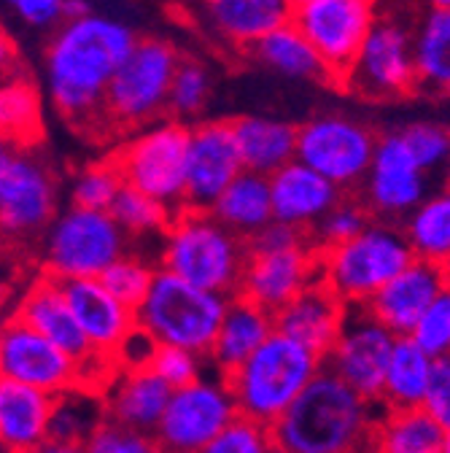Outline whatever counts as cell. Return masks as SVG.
<instances>
[{"label": "cell", "instance_id": "11a10c76", "mask_svg": "<svg viewBox=\"0 0 450 453\" xmlns=\"http://www.w3.org/2000/svg\"><path fill=\"white\" fill-rule=\"evenodd\" d=\"M33 453H87L84 445L79 442H60V440H46L41 448H35Z\"/></svg>", "mask_w": 450, "mask_h": 453}, {"label": "cell", "instance_id": "e575fe53", "mask_svg": "<svg viewBox=\"0 0 450 453\" xmlns=\"http://www.w3.org/2000/svg\"><path fill=\"white\" fill-rule=\"evenodd\" d=\"M248 54L264 68L278 71L289 79H324V81H329L321 57L316 54V49L308 43V38L292 22L272 30L270 35H264Z\"/></svg>", "mask_w": 450, "mask_h": 453}, {"label": "cell", "instance_id": "1f68e13d", "mask_svg": "<svg viewBox=\"0 0 450 453\" xmlns=\"http://www.w3.org/2000/svg\"><path fill=\"white\" fill-rule=\"evenodd\" d=\"M400 226L416 259L442 267L450 257V187L429 192Z\"/></svg>", "mask_w": 450, "mask_h": 453}, {"label": "cell", "instance_id": "680465c9", "mask_svg": "<svg viewBox=\"0 0 450 453\" xmlns=\"http://www.w3.org/2000/svg\"><path fill=\"white\" fill-rule=\"evenodd\" d=\"M442 273H445V280H447V287H450V257L445 259V265H442Z\"/></svg>", "mask_w": 450, "mask_h": 453}, {"label": "cell", "instance_id": "4fadbf2b", "mask_svg": "<svg viewBox=\"0 0 450 453\" xmlns=\"http://www.w3.org/2000/svg\"><path fill=\"white\" fill-rule=\"evenodd\" d=\"M238 405L224 375H202L189 386L173 388L154 440L162 453H200L238 418Z\"/></svg>", "mask_w": 450, "mask_h": 453}, {"label": "cell", "instance_id": "6f0895ef", "mask_svg": "<svg viewBox=\"0 0 450 453\" xmlns=\"http://www.w3.org/2000/svg\"><path fill=\"white\" fill-rule=\"evenodd\" d=\"M439 453H450V429L442 434V445H439Z\"/></svg>", "mask_w": 450, "mask_h": 453}, {"label": "cell", "instance_id": "ee69618b", "mask_svg": "<svg viewBox=\"0 0 450 453\" xmlns=\"http://www.w3.org/2000/svg\"><path fill=\"white\" fill-rule=\"evenodd\" d=\"M410 337L431 357H450V287H445L413 326Z\"/></svg>", "mask_w": 450, "mask_h": 453}, {"label": "cell", "instance_id": "e0dca14e", "mask_svg": "<svg viewBox=\"0 0 450 453\" xmlns=\"http://www.w3.org/2000/svg\"><path fill=\"white\" fill-rule=\"evenodd\" d=\"M429 195V176L416 165L402 133L378 135L367 176L356 192L372 219L402 224Z\"/></svg>", "mask_w": 450, "mask_h": 453}, {"label": "cell", "instance_id": "f546056e", "mask_svg": "<svg viewBox=\"0 0 450 453\" xmlns=\"http://www.w3.org/2000/svg\"><path fill=\"white\" fill-rule=\"evenodd\" d=\"M216 221H221L233 235L251 243L267 224H272L270 179L243 170V173L218 195L210 205Z\"/></svg>", "mask_w": 450, "mask_h": 453}, {"label": "cell", "instance_id": "9f6ffc18", "mask_svg": "<svg viewBox=\"0 0 450 453\" xmlns=\"http://www.w3.org/2000/svg\"><path fill=\"white\" fill-rule=\"evenodd\" d=\"M431 12H450V0H426Z\"/></svg>", "mask_w": 450, "mask_h": 453}, {"label": "cell", "instance_id": "30bf717a", "mask_svg": "<svg viewBox=\"0 0 450 453\" xmlns=\"http://www.w3.org/2000/svg\"><path fill=\"white\" fill-rule=\"evenodd\" d=\"M189 125L159 119L127 135L108 159L117 165L125 187L151 197L171 213L184 211Z\"/></svg>", "mask_w": 450, "mask_h": 453}, {"label": "cell", "instance_id": "db71d44e", "mask_svg": "<svg viewBox=\"0 0 450 453\" xmlns=\"http://www.w3.org/2000/svg\"><path fill=\"white\" fill-rule=\"evenodd\" d=\"M95 14L89 0H63V22H73V19H84Z\"/></svg>", "mask_w": 450, "mask_h": 453}, {"label": "cell", "instance_id": "91938a15", "mask_svg": "<svg viewBox=\"0 0 450 453\" xmlns=\"http://www.w3.org/2000/svg\"><path fill=\"white\" fill-rule=\"evenodd\" d=\"M442 173H445V187H450V157H447V162H445V170H442Z\"/></svg>", "mask_w": 450, "mask_h": 453}, {"label": "cell", "instance_id": "c3c4849f", "mask_svg": "<svg viewBox=\"0 0 450 453\" xmlns=\"http://www.w3.org/2000/svg\"><path fill=\"white\" fill-rule=\"evenodd\" d=\"M421 408L439 424L442 432L450 429V357L434 359L431 380Z\"/></svg>", "mask_w": 450, "mask_h": 453}, {"label": "cell", "instance_id": "ab89813d", "mask_svg": "<svg viewBox=\"0 0 450 453\" xmlns=\"http://www.w3.org/2000/svg\"><path fill=\"white\" fill-rule=\"evenodd\" d=\"M125 189V181L119 176L117 165L108 157L81 165L71 184H68V205L87 208V211H111L119 192Z\"/></svg>", "mask_w": 450, "mask_h": 453}, {"label": "cell", "instance_id": "f5cc1de1", "mask_svg": "<svg viewBox=\"0 0 450 453\" xmlns=\"http://www.w3.org/2000/svg\"><path fill=\"white\" fill-rule=\"evenodd\" d=\"M22 76H27V73H25V63H22L19 46L9 35L4 22H0V87L14 81V79H22Z\"/></svg>", "mask_w": 450, "mask_h": 453}, {"label": "cell", "instance_id": "5bb4252c", "mask_svg": "<svg viewBox=\"0 0 450 453\" xmlns=\"http://www.w3.org/2000/svg\"><path fill=\"white\" fill-rule=\"evenodd\" d=\"M375 19V0H308L292 14V25L316 49L332 84H343Z\"/></svg>", "mask_w": 450, "mask_h": 453}, {"label": "cell", "instance_id": "83f0119b", "mask_svg": "<svg viewBox=\"0 0 450 453\" xmlns=\"http://www.w3.org/2000/svg\"><path fill=\"white\" fill-rule=\"evenodd\" d=\"M275 332L272 313L262 311L259 305L243 300V297H230L227 311L218 324L213 349L208 354V365L213 372L227 375L235 367H240L264 340Z\"/></svg>", "mask_w": 450, "mask_h": 453}, {"label": "cell", "instance_id": "681fc988", "mask_svg": "<svg viewBox=\"0 0 450 453\" xmlns=\"http://www.w3.org/2000/svg\"><path fill=\"white\" fill-rule=\"evenodd\" d=\"M9 6L27 27L57 30L63 25V0H0Z\"/></svg>", "mask_w": 450, "mask_h": 453}, {"label": "cell", "instance_id": "603a6c76", "mask_svg": "<svg viewBox=\"0 0 450 453\" xmlns=\"http://www.w3.org/2000/svg\"><path fill=\"white\" fill-rule=\"evenodd\" d=\"M445 287L447 280L439 265L413 259L364 308L397 337H410L418 319L426 313V308L437 300V295Z\"/></svg>", "mask_w": 450, "mask_h": 453}, {"label": "cell", "instance_id": "d590c367", "mask_svg": "<svg viewBox=\"0 0 450 453\" xmlns=\"http://www.w3.org/2000/svg\"><path fill=\"white\" fill-rule=\"evenodd\" d=\"M0 138L19 146H41L43 108L41 89L30 76L14 79L0 87Z\"/></svg>", "mask_w": 450, "mask_h": 453}, {"label": "cell", "instance_id": "94428289", "mask_svg": "<svg viewBox=\"0 0 450 453\" xmlns=\"http://www.w3.org/2000/svg\"><path fill=\"white\" fill-rule=\"evenodd\" d=\"M292 4H294V6H300V4H308V0H292Z\"/></svg>", "mask_w": 450, "mask_h": 453}, {"label": "cell", "instance_id": "836d02e7", "mask_svg": "<svg viewBox=\"0 0 450 453\" xmlns=\"http://www.w3.org/2000/svg\"><path fill=\"white\" fill-rule=\"evenodd\" d=\"M416 81L426 92L450 95V12H426L413 33Z\"/></svg>", "mask_w": 450, "mask_h": 453}, {"label": "cell", "instance_id": "2e32d148", "mask_svg": "<svg viewBox=\"0 0 450 453\" xmlns=\"http://www.w3.org/2000/svg\"><path fill=\"white\" fill-rule=\"evenodd\" d=\"M397 334L383 326L364 305L346 308L340 334L324 357V367L351 386L362 400L380 405L383 378Z\"/></svg>", "mask_w": 450, "mask_h": 453}, {"label": "cell", "instance_id": "7c38bea8", "mask_svg": "<svg viewBox=\"0 0 450 453\" xmlns=\"http://www.w3.org/2000/svg\"><path fill=\"white\" fill-rule=\"evenodd\" d=\"M378 135L343 113H321V117L297 127V162L316 170L340 192L356 195L372 154Z\"/></svg>", "mask_w": 450, "mask_h": 453}, {"label": "cell", "instance_id": "277c9868", "mask_svg": "<svg viewBox=\"0 0 450 453\" xmlns=\"http://www.w3.org/2000/svg\"><path fill=\"white\" fill-rule=\"evenodd\" d=\"M60 213V176L41 146L0 138V246L17 254L38 246Z\"/></svg>", "mask_w": 450, "mask_h": 453}, {"label": "cell", "instance_id": "4316f807", "mask_svg": "<svg viewBox=\"0 0 450 453\" xmlns=\"http://www.w3.org/2000/svg\"><path fill=\"white\" fill-rule=\"evenodd\" d=\"M54 396L0 378V453H33L49 440Z\"/></svg>", "mask_w": 450, "mask_h": 453}, {"label": "cell", "instance_id": "f35d334b", "mask_svg": "<svg viewBox=\"0 0 450 453\" xmlns=\"http://www.w3.org/2000/svg\"><path fill=\"white\" fill-rule=\"evenodd\" d=\"M114 216V221L122 226V233L130 238V243L135 241H162L167 224H171L173 213L162 208L159 203H154L151 197L125 187L119 192V197L114 200L108 211Z\"/></svg>", "mask_w": 450, "mask_h": 453}, {"label": "cell", "instance_id": "bcb514c9", "mask_svg": "<svg viewBox=\"0 0 450 453\" xmlns=\"http://www.w3.org/2000/svg\"><path fill=\"white\" fill-rule=\"evenodd\" d=\"M205 365H208V359H202V357H197L192 351L156 346V351H154V357L149 362V370L171 388H181V386H189L197 378H202Z\"/></svg>", "mask_w": 450, "mask_h": 453}, {"label": "cell", "instance_id": "d4e9b609", "mask_svg": "<svg viewBox=\"0 0 450 453\" xmlns=\"http://www.w3.org/2000/svg\"><path fill=\"white\" fill-rule=\"evenodd\" d=\"M173 388L162 383L149 367L141 370H117L100 391L105 421L154 434Z\"/></svg>", "mask_w": 450, "mask_h": 453}, {"label": "cell", "instance_id": "9a60e30c", "mask_svg": "<svg viewBox=\"0 0 450 453\" xmlns=\"http://www.w3.org/2000/svg\"><path fill=\"white\" fill-rule=\"evenodd\" d=\"M340 87L367 100H397L410 95L418 87L413 33L397 19L378 17Z\"/></svg>", "mask_w": 450, "mask_h": 453}, {"label": "cell", "instance_id": "7bdbcfd3", "mask_svg": "<svg viewBox=\"0 0 450 453\" xmlns=\"http://www.w3.org/2000/svg\"><path fill=\"white\" fill-rule=\"evenodd\" d=\"M416 165L423 170L426 176L445 170V162L450 157V130L434 122H416L400 130Z\"/></svg>", "mask_w": 450, "mask_h": 453}, {"label": "cell", "instance_id": "3957f363", "mask_svg": "<svg viewBox=\"0 0 450 453\" xmlns=\"http://www.w3.org/2000/svg\"><path fill=\"white\" fill-rule=\"evenodd\" d=\"M248 259V243L233 235L210 211L173 213L159 241L156 267L197 289L235 297Z\"/></svg>", "mask_w": 450, "mask_h": 453}, {"label": "cell", "instance_id": "816d5d0a", "mask_svg": "<svg viewBox=\"0 0 450 453\" xmlns=\"http://www.w3.org/2000/svg\"><path fill=\"white\" fill-rule=\"evenodd\" d=\"M154 351H156V343L146 332H141L135 326V332L119 346L114 365H117V370H141V367H149Z\"/></svg>", "mask_w": 450, "mask_h": 453}, {"label": "cell", "instance_id": "8d00e7d4", "mask_svg": "<svg viewBox=\"0 0 450 453\" xmlns=\"http://www.w3.org/2000/svg\"><path fill=\"white\" fill-rule=\"evenodd\" d=\"M105 421L100 394L87 388H73L63 396H54L49 440L60 442H79L84 445L87 437Z\"/></svg>", "mask_w": 450, "mask_h": 453}, {"label": "cell", "instance_id": "f1b7e54d", "mask_svg": "<svg viewBox=\"0 0 450 453\" xmlns=\"http://www.w3.org/2000/svg\"><path fill=\"white\" fill-rule=\"evenodd\" d=\"M243 170L272 176L297 159V127L272 117H238L230 122Z\"/></svg>", "mask_w": 450, "mask_h": 453}, {"label": "cell", "instance_id": "ba28073f", "mask_svg": "<svg viewBox=\"0 0 450 453\" xmlns=\"http://www.w3.org/2000/svg\"><path fill=\"white\" fill-rule=\"evenodd\" d=\"M230 297H221L156 267L154 280L135 308V324L156 346L192 351L208 359Z\"/></svg>", "mask_w": 450, "mask_h": 453}, {"label": "cell", "instance_id": "60d3db41", "mask_svg": "<svg viewBox=\"0 0 450 453\" xmlns=\"http://www.w3.org/2000/svg\"><path fill=\"white\" fill-rule=\"evenodd\" d=\"M154 273H156V265H151L146 254L127 251L125 257H119L100 275V283L119 303H125V305H130L135 311L141 305V300L146 297L149 287H151Z\"/></svg>", "mask_w": 450, "mask_h": 453}, {"label": "cell", "instance_id": "484cf974", "mask_svg": "<svg viewBox=\"0 0 450 453\" xmlns=\"http://www.w3.org/2000/svg\"><path fill=\"white\" fill-rule=\"evenodd\" d=\"M343 319H346V305L321 280L310 283L292 303L272 313V324L278 334L294 340V343L305 346L321 359L332 349L337 334H340Z\"/></svg>", "mask_w": 450, "mask_h": 453}, {"label": "cell", "instance_id": "b9f144b4", "mask_svg": "<svg viewBox=\"0 0 450 453\" xmlns=\"http://www.w3.org/2000/svg\"><path fill=\"white\" fill-rule=\"evenodd\" d=\"M370 221H372V216L364 208V203L356 195H346L326 213V219L316 226V233L310 235V241H313L316 249L340 246V243L356 238Z\"/></svg>", "mask_w": 450, "mask_h": 453}, {"label": "cell", "instance_id": "d6986e66", "mask_svg": "<svg viewBox=\"0 0 450 453\" xmlns=\"http://www.w3.org/2000/svg\"><path fill=\"white\" fill-rule=\"evenodd\" d=\"M318 280V251L310 241L289 249H251L238 297L278 313Z\"/></svg>", "mask_w": 450, "mask_h": 453}, {"label": "cell", "instance_id": "6125c7cd", "mask_svg": "<svg viewBox=\"0 0 450 453\" xmlns=\"http://www.w3.org/2000/svg\"><path fill=\"white\" fill-rule=\"evenodd\" d=\"M189 4H197V6H200V4H202V0H189Z\"/></svg>", "mask_w": 450, "mask_h": 453}, {"label": "cell", "instance_id": "5b68a950", "mask_svg": "<svg viewBox=\"0 0 450 453\" xmlns=\"http://www.w3.org/2000/svg\"><path fill=\"white\" fill-rule=\"evenodd\" d=\"M321 357L272 332L240 367L224 375V380L243 418L272 426L321 372Z\"/></svg>", "mask_w": 450, "mask_h": 453}, {"label": "cell", "instance_id": "7dc6e473", "mask_svg": "<svg viewBox=\"0 0 450 453\" xmlns=\"http://www.w3.org/2000/svg\"><path fill=\"white\" fill-rule=\"evenodd\" d=\"M87 453H162L154 434L103 421L84 442Z\"/></svg>", "mask_w": 450, "mask_h": 453}, {"label": "cell", "instance_id": "8992f818", "mask_svg": "<svg viewBox=\"0 0 450 453\" xmlns=\"http://www.w3.org/2000/svg\"><path fill=\"white\" fill-rule=\"evenodd\" d=\"M181 51L173 41L138 38L127 60L114 73L103 100V135H133L167 119V95Z\"/></svg>", "mask_w": 450, "mask_h": 453}, {"label": "cell", "instance_id": "cb8c5ba5", "mask_svg": "<svg viewBox=\"0 0 450 453\" xmlns=\"http://www.w3.org/2000/svg\"><path fill=\"white\" fill-rule=\"evenodd\" d=\"M292 0H202L200 19L224 43L251 51L264 35L292 22Z\"/></svg>", "mask_w": 450, "mask_h": 453}, {"label": "cell", "instance_id": "44dd1931", "mask_svg": "<svg viewBox=\"0 0 450 453\" xmlns=\"http://www.w3.org/2000/svg\"><path fill=\"white\" fill-rule=\"evenodd\" d=\"M65 303L95 354L114 362L119 346L135 332V311L111 295L100 278L60 280Z\"/></svg>", "mask_w": 450, "mask_h": 453}, {"label": "cell", "instance_id": "d6a6232c", "mask_svg": "<svg viewBox=\"0 0 450 453\" xmlns=\"http://www.w3.org/2000/svg\"><path fill=\"white\" fill-rule=\"evenodd\" d=\"M439 424L423 408L383 411L375 421L370 453H439Z\"/></svg>", "mask_w": 450, "mask_h": 453}, {"label": "cell", "instance_id": "9c48e42d", "mask_svg": "<svg viewBox=\"0 0 450 453\" xmlns=\"http://www.w3.org/2000/svg\"><path fill=\"white\" fill-rule=\"evenodd\" d=\"M130 246V238L108 211L68 205L51 219L33 251L41 273L57 280H79L100 278L119 257L133 251Z\"/></svg>", "mask_w": 450, "mask_h": 453}, {"label": "cell", "instance_id": "52a82bcc", "mask_svg": "<svg viewBox=\"0 0 450 453\" xmlns=\"http://www.w3.org/2000/svg\"><path fill=\"white\" fill-rule=\"evenodd\" d=\"M316 251L318 280L346 308L367 305L393 275L416 259L402 226L378 219H372L356 238Z\"/></svg>", "mask_w": 450, "mask_h": 453}, {"label": "cell", "instance_id": "4dcf8cb0", "mask_svg": "<svg viewBox=\"0 0 450 453\" xmlns=\"http://www.w3.org/2000/svg\"><path fill=\"white\" fill-rule=\"evenodd\" d=\"M434 359L416 343L413 337H397L388 357L380 408L383 411H408L421 408L431 380Z\"/></svg>", "mask_w": 450, "mask_h": 453}, {"label": "cell", "instance_id": "be15d7a7", "mask_svg": "<svg viewBox=\"0 0 450 453\" xmlns=\"http://www.w3.org/2000/svg\"><path fill=\"white\" fill-rule=\"evenodd\" d=\"M367 453H370V450H367Z\"/></svg>", "mask_w": 450, "mask_h": 453}, {"label": "cell", "instance_id": "ac0fdd59", "mask_svg": "<svg viewBox=\"0 0 450 453\" xmlns=\"http://www.w3.org/2000/svg\"><path fill=\"white\" fill-rule=\"evenodd\" d=\"M0 378L38 388L49 396L81 388L79 365L11 313L0 321Z\"/></svg>", "mask_w": 450, "mask_h": 453}, {"label": "cell", "instance_id": "f907efd6", "mask_svg": "<svg viewBox=\"0 0 450 453\" xmlns=\"http://www.w3.org/2000/svg\"><path fill=\"white\" fill-rule=\"evenodd\" d=\"M22 287H25L22 254L0 246V321L6 319V311L9 308H14Z\"/></svg>", "mask_w": 450, "mask_h": 453}, {"label": "cell", "instance_id": "f6af8a7d", "mask_svg": "<svg viewBox=\"0 0 450 453\" xmlns=\"http://www.w3.org/2000/svg\"><path fill=\"white\" fill-rule=\"evenodd\" d=\"M200 453H278L270 437V426L238 416L218 437H213Z\"/></svg>", "mask_w": 450, "mask_h": 453}, {"label": "cell", "instance_id": "7402d4cb", "mask_svg": "<svg viewBox=\"0 0 450 453\" xmlns=\"http://www.w3.org/2000/svg\"><path fill=\"white\" fill-rule=\"evenodd\" d=\"M343 197L346 192H340L332 181H326L297 159L270 176L272 221L286 224L308 238Z\"/></svg>", "mask_w": 450, "mask_h": 453}, {"label": "cell", "instance_id": "74e56055", "mask_svg": "<svg viewBox=\"0 0 450 453\" xmlns=\"http://www.w3.org/2000/svg\"><path fill=\"white\" fill-rule=\"evenodd\" d=\"M210 73L197 57H184L173 73L171 95H167V119L181 125H194V119L205 111L210 100Z\"/></svg>", "mask_w": 450, "mask_h": 453}, {"label": "cell", "instance_id": "ffe728a7", "mask_svg": "<svg viewBox=\"0 0 450 453\" xmlns=\"http://www.w3.org/2000/svg\"><path fill=\"white\" fill-rule=\"evenodd\" d=\"M243 173L230 122H194L189 125L184 208L210 211L218 195Z\"/></svg>", "mask_w": 450, "mask_h": 453}, {"label": "cell", "instance_id": "6da1fadb", "mask_svg": "<svg viewBox=\"0 0 450 453\" xmlns=\"http://www.w3.org/2000/svg\"><path fill=\"white\" fill-rule=\"evenodd\" d=\"M138 35L119 19L89 14L63 22L43 51L46 95L79 133L103 138V100Z\"/></svg>", "mask_w": 450, "mask_h": 453}, {"label": "cell", "instance_id": "8fae6325", "mask_svg": "<svg viewBox=\"0 0 450 453\" xmlns=\"http://www.w3.org/2000/svg\"><path fill=\"white\" fill-rule=\"evenodd\" d=\"M11 316L33 326L38 334H43L49 343H54L60 351H65L81 370V388L100 394L111 375L117 372V365L95 354L87 343V337L81 334L65 295L63 283L57 278H51L46 273L33 275L25 280V287L11 308Z\"/></svg>", "mask_w": 450, "mask_h": 453}, {"label": "cell", "instance_id": "7a4b0ae2", "mask_svg": "<svg viewBox=\"0 0 450 453\" xmlns=\"http://www.w3.org/2000/svg\"><path fill=\"white\" fill-rule=\"evenodd\" d=\"M380 405H372L326 367L270 426L278 453H367Z\"/></svg>", "mask_w": 450, "mask_h": 453}]
</instances>
